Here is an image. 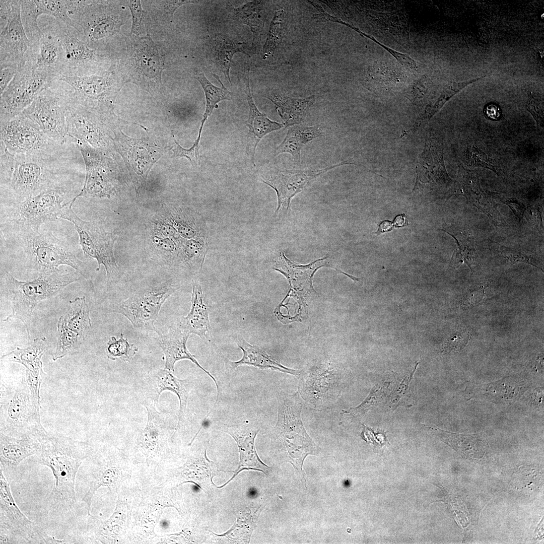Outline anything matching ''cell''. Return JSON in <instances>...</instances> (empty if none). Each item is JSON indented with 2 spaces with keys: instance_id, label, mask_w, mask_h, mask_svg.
Listing matches in <instances>:
<instances>
[{
  "instance_id": "1",
  "label": "cell",
  "mask_w": 544,
  "mask_h": 544,
  "mask_svg": "<svg viewBox=\"0 0 544 544\" xmlns=\"http://www.w3.org/2000/svg\"><path fill=\"white\" fill-rule=\"evenodd\" d=\"M1 201L83 185L85 163L77 142L40 152L14 154L0 147Z\"/></svg>"
},
{
  "instance_id": "29",
  "label": "cell",
  "mask_w": 544,
  "mask_h": 544,
  "mask_svg": "<svg viewBox=\"0 0 544 544\" xmlns=\"http://www.w3.org/2000/svg\"><path fill=\"white\" fill-rule=\"evenodd\" d=\"M42 31L43 34L37 45L35 58L30 63L35 68L54 75L58 79L61 76L64 60L61 41L52 22Z\"/></svg>"
},
{
  "instance_id": "27",
  "label": "cell",
  "mask_w": 544,
  "mask_h": 544,
  "mask_svg": "<svg viewBox=\"0 0 544 544\" xmlns=\"http://www.w3.org/2000/svg\"><path fill=\"white\" fill-rule=\"evenodd\" d=\"M224 432L229 434L236 441L239 448L240 463L234 477L243 469H255L266 473L267 465L259 459L255 447V439L259 428L250 424L226 425L223 427Z\"/></svg>"
},
{
  "instance_id": "14",
  "label": "cell",
  "mask_w": 544,
  "mask_h": 544,
  "mask_svg": "<svg viewBox=\"0 0 544 544\" xmlns=\"http://www.w3.org/2000/svg\"><path fill=\"white\" fill-rule=\"evenodd\" d=\"M56 80L54 75L35 68L30 63L19 69L1 95L0 122L19 115L40 92Z\"/></svg>"
},
{
  "instance_id": "16",
  "label": "cell",
  "mask_w": 544,
  "mask_h": 544,
  "mask_svg": "<svg viewBox=\"0 0 544 544\" xmlns=\"http://www.w3.org/2000/svg\"><path fill=\"white\" fill-rule=\"evenodd\" d=\"M298 392L310 408L322 410L338 398L343 387L341 373L328 363H318L299 371Z\"/></svg>"
},
{
  "instance_id": "56",
  "label": "cell",
  "mask_w": 544,
  "mask_h": 544,
  "mask_svg": "<svg viewBox=\"0 0 544 544\" xmlns=\"http://www.w3.org/2000/svg\"><path fill=\"white\" fill-rule=\"evenodd\" d=\"M198 2L195 1H160V5L158 9H160L161 13L163 14L165 17L171 20L173 18L175 11L180 6L184 5L194 4Z\"/></svg>"
},
{
  "instance_id": "46",
  "label": "cell",
  "mask_w": 544,
  "mask_h": 544,
  "mask_svg": "<svg viewBox=\"0 0 544 544\" xmlns=\"http://www.w3.org/2000/svg\"><path fill=\"white\" fill-rule=\"evenodd\" d=\"M138 348L130 344L122 333L118 339L111 336L107 344V356L111 360L120 359L125 361L131 359L138 352Z\"/></svg>"
},
{
  "instance_id": "40",
  "label": "cell",
  "mask_w": 544,
  "mask_h": 544,
  "mask_svg": "<svg viewBox=\"0 0 544 544\" xmlns=\"http://www.w3.org/2000/svg\"><path fill=\"white\" fill-rule=\"evenodd\" d=\"M148 249L155 260L167 265H175L180 237L174 239L146 233Z\"/></svg>"
},
{
  "instance_id": "26",
  "label": "cell",
  "mask_w": 544,
  "mask_h": 544,
  "mask_svg": "<svg viewBox=\"0 0 544 544\" xmlns=\"http://www.w3.org/2000/svg\"><path fill=\"white\" fill-rule=\"evenodd\" d=\"M250 65L248 66L245 85V93L249 106L248 116L245 124L248 128L247 135L246 152L251 163L255 166L254 155L257 146L260 140L270 132L284 127L283 123L271 120L266 114L260 112L253 99L250 87Z\"/></svg>"
},
{
  "instance_id": "54",
  "label": "cell",
  "mask_w": 544,
  "mask_h": 544,
  "mask_svg": "<svg viewBox=\"0 0 544 544\" xmlns=\"http://www.w3.org/2000/svg\"><path fill=\"white\" fill-rule=\"evenodd\" d=\"M469 334L462 332L449 338L443 346V351L450 352L457 351L463 348L469 341Z\"/></svg>"
},
{
  "instance_id": "53",
  "label": "cell",
  "mask_w": 544,
  "mask_h": 544,
  "mask_svg": "<svg viewBox=\"0 0 544 544\" xmlns=\"http://www.w3.org/2000/svg\"><path fill=\"white\" fill-rule=\"evenodd\" d=\"M529 469L524 470L523 468H521L517 470L516 473V478L514 479L517 487L522 489L528 487L532 490L534 488V485L537 486V484L535 483L533 481H537V474H535L536 472L533 469Z\"/></svg>"
},
{
  "instance_id": "61",
  "label": "cell",
  "mask_w": 544,
  "mask_h": 544,
  "mask_svg": "<svg viewBox=\"0 0 544 544\" xmlns=\"http://www.w3.org/2000/svg\"><path fill=\"white\" fill-rule=\"evenodd\" d=\"M392 223L395 228L407 227L409 226V221L404 214L398 215L395 217Z\"/></svg>"
},
{
  "instance_id": "48",
  "label": "cell",
  "mask_w": 544,
  "mask_h": 544,
  "mask_svg": "<svg viewBox=\"0 0 544 544\" xmlns=\"http://www.w3.org/2000/svg\"><path fill=\"white\" fill-rule=\"evenodd\" d=\"M486 76L466 81L450 83L445 87L434 104L428 107L424 114V118H429L436 113L443 105L453 95L468 85L483 78Z\"/></svg>"
},
{
  "instance_id": "30",
  "label": "cell",
  "mask_w": 544,
  "mask_h": 544,
  "mask_svg": "<svg viewBox=\"0 0 544 544\" xmlns=\"http://www.w3.org/2000/svg\"><path fill=\"white\" fill-rule=\"evenodd\" d=\"M189 335V334L184 331L179 326L171 327L166 333L159 335V344L165 356V368L174 372V365L176 362L184 359L191 361L215 382L217 390V403L220 393L217 380L210 372L199 364L195 356L188 351L186 343Z\"/></svg>"
},
{
  "instance_id": "17",
  "label": "cell",
  "mask_w": 544,
  "mask_h": 544,
  "mask_svg": "<svg viewBox=\"0 0 544 544\" xmlns=\"http://www.w3.org/2000/svg\"><path fill=\"white\" fill-rule=\"evenodd\" d=\"M113 135V146L126 164L138 195L152 167L164 154L165 148L153 137L134 139L116 128Z\"/></svg>"
},
{
  "instance_id": "32",
  "label": "cell",
  "mask_w": 544,
  "mask_h": 544,
  "mask_svg": "<svg viewBox=\"0 0 544 544\" xmlns=\"http://www.w3.org/2000/svg\"><path fill=\"white\" fill-rule=\"evenodd\" d=\"M179 327L190 334H196L202 338L208 337L211 331L208 306L200 285L196 281L192 282L191 305L189 312L183 317Z\"/></svg>"
},
{
  "instance_id": "55",
  "label": "cell",
  "mask_w": 544,
  "mask_h": 544,
  "mask_svg": "<svg viewBox=\"0 0 544 544\" xmlns=\"http://www.w3.org/2000/svg\"><path fill=\"white\" fill-rule=\"evenodd\" d=\"M361 436L363 439L368 443H372L375 447H382L385 444L388 443L386 440L385 433H375L365 424H363V430Z\"/></svg>"
},
{
  "instance_id": "6",
  "label": "cell",
  "mask_w": 544,
  "mask_h": 544,
  "mask_svg": "<svg viewBox=\"0 0 544 544\" xmlns=\"http://www.w3.org/2000/svg\"><path fill=\"white\" fill-rule=\"evenodd\" d=\"M65 117L68 135L77 142L107 150L113 145V111L80 97L67 84Z\"/></svg>"
},
{
  "instance_id": "4",
  "label": "cell",
  "mask_w": 544,
  "mask_h": 544,
  "mask_svg": "<svg viewBox=\"0 0 544 544\" xmlns=\"http://www.w3.org/2000/svg\"><path fill=\"white\" fill-rule=\"evenodd\" d=\"M82 277L76 270L60 268L54 272L39 275L29 281H20L6 271L4 280L12 306V313L4 321H21L25 326L28 339L33 311L42 301L51 298L67 286L78 281Z\"/></svg>"
},
{
  "instance_id": "34",
  "label": "cell",
  "mask_w": 544,
  "mask_h": 544,
  "mask_svg": "<svg viewBox=\"0 0 544 544\" xmlns=\"http://www.w3.org/2000/svg\"><path fill=\"white\" fill-rule=\"evenodd\" d=\"M237 345L242 351L243 355L241 359L238 361H229V364L232 368L246 365L261 369L279 371L292 374L297 377L299 374V370L284 366L268 355L264 351L257 346L250 344L242 337L238 338Z\"/></svg>"
},
{
  "instance_id": "12",
  "label": "cell",
  "mask_w": 544,
  "mask_h": 544,
  "mask_svg": "<svg viewBox=\"0 0 544 544\" xmlns=\"http://www.w3.org/2000/svg\"><path fill=\"white\" fill-rule=\"evenodd\" d=\"M0 543H65L49 535L21 511L12 495L10 484L0 468Z\"/></svg>"
},
{
  "instance_id": "2",
  "label": "cell",
  "mask_w": 544,
  "mask_h": 544,
  "mask_svg": "<svg viewBox=\"0 0 544 544\" xmlns=\"http://www.w3.org/2000/svg\"><path fill=\"white\" fill-rule=\"evenodd\" d=\"M41 449L38 462L52 471L54 485L48 497L50 507L67 512L76 503L75 482L78 470L88 456L86 442L47 433L38 438Z\"/></svg>"
},
{
  "instance_id": "25",
  "label": "cell",
  "mask_w": 544,
  "mask_h": 544,
  "mask_svg": "<svg viewBox=\"0 0 544 544\" xmlns=\"http://www.w3.org/2000/svg\"><path fill=\"white\" fill-rule=\"evenodd\" d=\"M41 446L33 436L16 437L2 432L0 435V463L4 474L9 480L20 463L26 458L40 453Z\"/></svg>"
},
{
  "instance_id": "57",
  "label": "cell",
  "mask_w": 544,
  "mask_h": 544,
  "mask_svg": "<svg viewBox=\"0 0 544 544\" xmlns=\"http://www.w3.org/2000/svg\"><path fill=\"white\" fill-rule=\"evenodd\" d=\"M0 94L1 95L18 71L11 67L0 69Z\"/></svg>"
},
{
  "instance_id": "3",
  "label": "cell",
  "mask_w": 544,
  "mask_h": 544,
  "mask_svg": "<svg viewBox=\"0 0 544 544\" xmlns=\"http://www.w3.org/2000/svg\"><path fill=\"white\" fill-rule=\"evenodd\" d=\"M82 187L81 185H69L19 200L1 201V234L38 231L43 224L60 219L63 209Z\"/></svg>"
},
{
  "instance_id": "38",
  "label": "cell",
  "mask_w": 544,
  "mask_h": 544,
  "mask_svg": "<svg viewBox=\"0 0 544 544\" xmlns=\"http://www.w3.org/2000/svg\"><path fill=\"white\" fill-rule=\"evenodd\" d=\"M59 319L69 329L85 338L91 327L90 308L85 297L70 301L67 310Z\"/></svg>"
},
{
  "instance_id": "31",
  "label": "cell",
  "mask_w": 544,
  "mask_h": 544,
  "mask_svg": "<svg viewBox=\"0 0 544 544\" xmlns=\"http://www.w3.org/2000/svg\"><path fill=\"white\" fill-rule=\"evenodd\" d=\"M47 347L45 337L37 338L28 347L17 348L2 358L7 357L10 361L23 365L26 368L25 378L28 384L38 391L44 374L41 359Z\"/></svg>"
},
{
  "instance_id": "35",
  "label": "cell",
  "mask_w": 544,
  "mask_h": 544,
  "mask_svg": "<svg viewBox=\"0 0 544 544\" xmlns=\"http://www.w3.org/2000/svg\"><path fill=\"white\" fill-rule=\"evenodd\" d=\"M209 249L208 238L186 239L181 238L179 243L176 265L192 274L201 272Z\"/></svg>"
},
{
  "instance_id": "36",
  "label": "cell",
  "mask_w": 544,
  "mask_h": 544,
  "mask_svg": "<svg viewBox=\"0 0 544 544\" xmlns=\"http://www.w3.org/2000/svg\"><path fill=\"white\" fill-rule=\"evenodd\" d=\"M213 75L214 77L220 82L221 87H218L213 84L202 72L194 75V78L199 82L203 90L206 101V109L201 120L198 137L192 146L197 149H199V142L202 130L208 117L212 114L213 110L218 107V104L220 102L231 100L233 97V93L224 86L219 77L216 74Z\"/></svg>"
},
{
  "instance_id": "60",
  "label": "cell",
  "mask_w": 544,
  "mask_h": 544,
  "mask_svg": "<svg viewBox=\"0 0 544 544\" xmlns=\"http://www.w3.org/2000/svg\"><path fill=\"white\" fill-rule=\"evenodd\" d=\"M393 227L394 226L392 222L390 221H384L380 223L378 225V230L375 233L377 235H379L382 233L392 231Z\"/></svg>"
},
{
  "instance_id": "51",
  "label": "cell",
  "mask_w": 544,
  "mask_h": 544,
  "mask_svg": "<svg viewBox=\"0 0 544 544\" xmlns=\"http://www.w3.org/2000/svg\"><path fill=\"white\" fill-rule=\"evenodd\" d=\"M501 253L505 258L509 260L512 263L522 262L532 265L537 268H540L533 256L528 253L517 249L502 246Z\"/></svg>"
},
{
  "instance_id": "58",
  "label": "cell",
  "mask_w": 544,
  "mask_h": 544,
  "mask_svg": "<svg viewBox=\"0 0 544 544\" xmlns=\"http://www.w3.org/2000/svg\"><path fill=\"white\" fill-rule=\"evenodd\" d=\"M503 201L510 207L515 215L520 221L526 210L524 205L521 202L514 198L504 199Z\"/></svg>"
},
{
  "instance_id": "19",
  "label": "cell",
  "mask_w": 544,
  "mask_h": 544,
  "mask_svg": "<svg viewBox=\"0 0 544 544\" xmlns=\"http://www.w3.org/2000/svg\"><path fill=\"white\" fill-rule=\"evenodd\" d=\"M52 23L64 51L60 77H85L99 73L105 59L103 55L82 40L75 28L55 20Z\"/></svg>"
},
{
  "instance_id": "59",
  "label": "cell",
  "mask_w": 544,
  "mask_h": 544,
  "mask_svg": "<svg viewBox=\"0 0 544 544\" xmlns=\"http://www.w3.org/2000/svg\"><path fill=\"white\" fill-rule=\"evenodd\" d=\"M484 114L486 117L493 120H498L501 116V111L496 104L490 103L484 108Z\"/></svg>"
},
{
  "instance_id": "9",
  "label": "cell",
  "mask_w": 544,
  "mask_h": 544,
  "mask_svg": "<svg viewBox=\"0 0 544 544\" xmlns=\"http://www.w3.org/2000/svg\"><path fill=\"white\" fill-rule=\"evenodd\" d=\"M66 98V84L56 80L40 92L21 113L54 141L61 144L76 142L67 133Z\"/></svg>"
},
{
  "instance_id": "50",
  "label": "cell",
  "mask_w": 544,
  "mask_h": 544,
  "mask_svg": "<svg viewBox=\"0 0 544 544\" xmlns=\"http://www.w3.org/2000/svg\"><path fill=\"white\" fill-rule=\"evenodd\" d=\"M129 8L132 19L131 34L139 36L148 32V26L146 23V14L143 10L140 1H124Z\"/></svg>"
},
{
  "instance_id": "47",
  "label": "cell",
  "mask_w": 544,
  "mask_h": 544,
  "mask_svg": "<svg viewBox=\"0 0 544 544\" xmlns=\"http://www.w3.org/2000/svg\"><path fill=\"white\" fill-rule=\"evenodd\" d=\"M305 146L300 137L295 132L292 126L288 129L286 137L275 150V155L287 153L293 157L294 165L301 161V153Z\"/></svg>"
},
{
  "instance_id": "37",
  "label": "cell",
  "mask_w": 544,
  "mask_h": 544,
  "mask_svg": "<svg viewBox=\"0 0 544 544\" xmlns=\"http://www.w3.org/2000/svg\"><path fill=\"white\" fill-rule=\"evenodd\" d=\"M214 42L213 55L216 65L232 85L230 71L233 56L238 52L250 55L251 49L245 42H235L220 35Z\"/></svg>"
},
{
  "instance_id": "23",
  "label": "cell",
  "mask_w": 544,
  "mask_h": 544,
  "mask_svg": "<svg viewBox=\"0 0 544 544\" xmlns=\"http://www.w3.org/2000/svg\"><path fill=\"white\" fill-rule=\"evenodd\" d=\"M173 372L166 368L153 371L146 379L143 388L148 399L155 403L164 390H170L177 395L179 400V426L185 416L191 386L188 380L180 379Z\"/></svg>"
},
{
  "instance_id": "18",
  "label": "cell",
  "mask_w": 544,
  "mask_h": 544,
  "mask_svg": "<svg viewBox=\"0 0 544 544\" xmlns=\"http://www.w3.org/2000/svg\"><path fill=\"white\" fill-rule=\"evenodd\" d=\"M177 289L166 283L139 290L118 303L113 311L124 315L136 328L159 333L155 322L162 306Z\"/></svg>"
},
{
  "instance_id": "13",
  "label": "cell",
  "mask_w": 544,
  "mask_h": 544,
  "mask_svg": "<svg viewBox=\"0 0 544 544\" xmlns=\"http://www.w3.org/2000/svg\"><path fill=\"white\" fill-rule=\"evenodd\" d=\"M123 61L126 77L152 93L162 86L165 69L162 54L149 33L144 37L129 36Z\"/></svg>"
},
{
  "instance_id": "42",
  "label": "cell",
  "mask_w": 544,
  "mask_h": 544,
  "mask_svg": "<svg viewBox=\"0 0 544 544\" xmlns=\"http://www.w3.org/2000/svg\"><path fill=\"white\" fill-rule=\"evenodd\" d=\"M57 344L53 360L78 352L84 338L69 329L59 318L57 324Z\"/></svg>"
},
{
  "instance_id": "8",
  "label": "cell",
  "mask_w": 544,
  "mask_h": 544,
  "mask_svg": "<svg viewBox=\"0 0 544 544\" xmlns=\"http://www.w3.org/2000/svg\"><path fill=\"white\" fill-rule=\"evenodd\" d=\"M1 432L16 437L33 436L37 438L47 433L40 422L39 403L25 378L1 396Z\"/></svg>"
},
{
  "instance_id": "33",
  "label": "cell",
  "mask_w": 544,
  "mask_h": 544,
  "mask_svg": "<svg viewBox=\"0 0 544 544\" xmlns=\"http://www.w3.org/2000/svg\"><path fill=\"white\" fill-rule=\"evenodd\" d=\"M276 106L284 127H291L304 122L307 113L315 101V96L295 98L271 91L264 96Z\"/></svg>"
},
{
  "instance_id": "10",
  "label": "cell",
  "mask_w": 544,
  "mask_h": 544,
  "mask_svg": "<svg viewBox=\"0 0 544 544\" xmlns=\"http://www.w3.org/2000/svg\"><path fill=\"white\" fill-rule=\"evenodd\" d=\"M72 206L71 203L66 206L60 218L73 223L78 234L79 244L84 255L96 260L97 271L100 270L101 265L104 266L107 285L110 287L117 281L120 274L113 251L117 238L99 224L81 219L74 211Z\"/></svg>"
},
{
  "instance_id": "5",
  "label": "cell",
  "mask_w": 544,
  "mask_h": 544,
  "mask_svg": "<svg viewBox=\"0 0 544 544\" xmlns=\"http://www.w3.org/2000/svg\"><path fill=\"white\" fill-rule=\"evenodd\" d=\"M2 235L15 242L30 268L38 276L57 271L59 266L67 265L87 278L86 265L78 257L75 248L51 232L28 230Z\"/></svg>"
},
{
  "instance_id": "11",
  "label": "cell",
  "mask_w": 544,
  "mask_h": 544,
  "mask_svg": "<svg viewBox=\"0 0 544 544\" xmlns=\"http://www.w3.org/2000/svg\"><path fill=\"white\" fill-rule=\"evenodd\" d=\"M0 18V69L32 63L35 51L23 25L21 1L1 0Z\"/></svg>"
},
{
  "instance_id": "41",
  "label": "cell",
  "mask_w": 544,
  "mask_h": 544,
  "mask_svg": "<svg viewBox=\"0 0 544 544\" xmlns=\"http://www.w3.org/2000/svg\"><path fill=\"white\" fill-rule=\"evenodd\" d=\"M263 4L262 1H254L233 9L236 20L250 27L253 34L252 47L256 44L263 27Z\"/></svg>"
},
{
  "instance_id": "21",
  "label": "cell",
  "mask_w": 544,
  "mask_h": 544,
  "mask_svg": "<svg viewBox=\"0 0 544 544\" xmlns=\"http://www.w3.org/2000/svg\"><path fill=\"white\" fill-rule=\"evenodd\" d=\"M344 161L324 169L281 170L272 168L261 176V181L273 188L277 195L276 214L286 215L290 212L292 198L309 186L320 175L336 167L352 164Z\"/></svg>"
},
{
  "instance_id": "39",
  "label": "cell",
  "mask_w": 544,
  "mask_h": 544,
  "mask_svg": "<svg viewBox=\"0 0 544 544\" xmlns=\"http://www.w3.org/2000/svg\"><path fill=\"white\" fill-rule=\"evenodd\" d=\"M455 240L457 248L452 256L450 264L457 267L463 263L466 264L471 269L477 258L474 246V238L465 229L461 228L444 230Z\"/></svg>"
},
{
  "instance_id": "62",
  "label": "cell",
  "mask_w": 544,
  "mask_h": 544,
  "mask_svg": "<svg viewBox=\"0 0 544 544\" xmlns=\"http://www.w3.org/2000/svg\"><path fill=\"white\" fill-rule=\"evenodd\" d=\"M256 495V491L254 489H251L249 490L248 495L249 497H253Z\"/></svg>"
},
{
  "instance_id": "15",
  "label": "cell",
  "mask_w": 544,
  "mask_h": 544,
  "mask_svg": "<svg viewBox=\"0 0 544 544\" xmlns=\"http://www.w3.org/2000/svg\"><path fill=\"white\" fill-rule=\"evenodd\" d=\"M77 143L84 161L85 176L82 189L71 204L79 197L110 198L116 191L117 177L114 162L108 150Z\"/></svg>"
},
{
  "instance_id": "43",
  "label": "cell",
  "mask_w": 544,
  "mask_h": 544,
  "mask_svg": "<svg viewBox=\"0 0 544 544\" xmlns=\"http://www.w3.org/2000/svg\"><path fill=\"white\" fill-rule=\"evenodd\" d=\"M21 15L26 34L36 49L43 32L38 25L40 14L34 0L21 1Z\"/></svg>"
},
{
  "instance_id": "24",
  "label": "cell",
  "mask_w": 544,
  "mask_h": 544,
  "mask_svg": "<svg viewBox=\"0 0 544 544\" xmlns=\"http://www.w3.org/2000/svg\"><path fill=\"white\" fill-rule=\"evenodd\" d=\"M327 257L317 259L307 265H298L293 262L281 252L278 256L274 269L279 271L288 279L290 285V291L298 294V298L303 300L311 297L315 291L312 284V279L315 271L326 264Z\"/></svg>"
},
{
  "instance_id": "22",
  "label": "cell",
  "mask_w": 544,
  "mask_h": 544,
  "mask_svg": "<svg viewBox=\"0 0 544 544\" xmlns=\"http://www.w3.org/2000/svg\"><path fill=\"white\" fill-rule=\"evenodd\" d=\"M115 65L98 75L61 77L58 79L69 85L80 97L93 103L113 106V100L119 90L115 74Z\"/></svg>"
},
{
  "instance_id": "52",
  "label": "cell",
  "mask_w": 544,
  "mask_h": 544,
  "mask_svg": "<svg viewBox=\"0 0 544 544\" xmlns=\"http://www.w3.org/2000/svg\"><path fill=\"white\" fill-rule=\"evenodd\" d=\"M527 108L539 126H543V102L537 95L529 94Z\"/></svg>"
},
{
  "instance_id": "44",
  "label": "cell",
  "mask_w": 544,
  "mask_h": 544,
  "mask_svg": "<svg viewBox=\"0 0 544 544\" xmlns=\"http://www.w3.org/2000/svg\"><path fill=\"white\" fill-rule=\"evenodd\" d=\"M285 16V12L284 10H277L275 12L263 47L264 59L274 53L282 40Z\"/></svg>"
},
{
  "instance_id": "28",
  "label": "cell",
  "mask_w": 544,
  "mask_h": 544,
  "mask_svg": "<svg viewBox=\"0 0 544 544\" xmlns=\"http://www.w3.org/2000/svg\"><path fill=\"white\" fill-rule=\"evenodd\" d=\"M160 211L183 238H208L209 230L205 220L197 211L179 205H162Z\"/></svg>"
},
{
  "instance_id": "45",
  "label": "cell",
  "mask_w": 544,
  "mask_h": 544,
  "mask_svg": "<svg viewBox=\"0 0 544 544\" xmlns=\"http://www.w3.org/2000/svg\"><path fill=\"white\" fill-rule=\"evenodd\" d=\"M39 13L53 17L55 20L74 27L70 17L65 0H34Z\"/></svg>"
},
{
  "instance_id": "20",
  "label": "cell",
  "mask_w": 544,
  "mask_h": 544,
  "mask_svg": "<svg viewBox=\"0 0 544 544\" xmlns=\"http://www.w3.org/2000/svg\"><path fill=\"white\" fill-rule=\"evenodd\" d=\"M0 123V145L10 153H37L63 145L49 138L22 113Z\"/></svg>"
},
{
  "instance_id": "49",
  "label": "cell",
  "mask_w": 544,
  "mask_h": 544,
  "mask_svg": "<svg viewBox=\"0 0 544 544\" xmlns=\"http://www.w3.org/2000/svg\"><path fill=\"white\" fill-rule=\"evenodd\" d=\"M466 162L468 165L474 167H482L493 171L497 175L500 174L501 170L498 165L484 152L475 146L469 147L465 154Z\"/></svg>"
},
{
  "instance_id": "7",
  "label": "cell",
  "mask_w": 544,
  "mask_h": 544,
  "mask_svg": "<svg viewBox=\"0 0 544 544\" xmlns=\"http://www.w3.org/2000/svg\"><path fill=\"white\" fill-rule=\"evenodd\" d=\"M277 400L278 417L274 434L285 450L287 461L293 465L305 483L304 461L309 455H317L321 449L309 436L303 425V402L298 392L279 393Z\"/></svg>"
}]
</instances>
